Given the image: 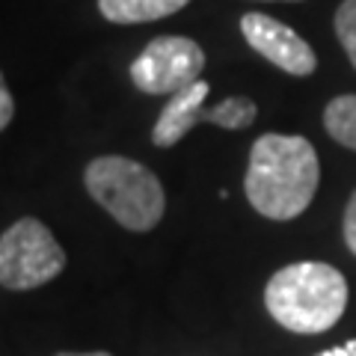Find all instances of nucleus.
Returning a JSON list of instances; mask_svg holds the SVG:
<instances>
[{"label":"nucleus","instance_id":"f257e3e1","mask_svg":"<svg viewBox=\"0 0 356 356\" xmlns=\"http://www.w3.org/2000/svg\"><path fill=\"white\" fill-rule=\"evenodd\" d=\"M321 181L318 152L297 134H261L252 143L243 193L267 220H294L312 205Z\"/></svg>","mask_w":356,"mask_h":356},{"label":"nucleus","instance_id":"f03ea898","mask_svg":"<svg viewBox=\"0 0 356 356\" xmlns=\"http://www.w3.org/2000/svg\"><path fill=\"white\" fill-rule=\"evenodd\" d=\"M348 280L324 261H294L264 285V309L276 324L300 336H318L336 327L348 309Z\"/></svg>","mask_w":356,"mask_h":356},{"label":"nucleus","instance_id":"7ed1b4c3","mask_svg":"<svg viewBox=\"0 0 356 356\" xmlns=\"http://www.w3.org/2000/svg\"><path fill=\"white\" fill-rule=\"evenodd\" d=\"M83 184L89 196L102 205L119 226L131 232H149L161 222L166 196L149 166L122 154H104L86 163Z\"/></svg>","mask_w":356,"mask_h":356},{"label":"nucleus","instance_id":"20e7f679","mask_svg":"<svg viewBox=\"0 0 356 356\" xmlns=\"http://www.w3.org/2000/svg\"><path fill=\"white\" fill-rule=\"evenodd\" d=\"M65 267V252L54 232L36 217H21L0 235V285L9 291H30Z\"/></svg>","mask_w":356,"mask_h":356},{"label":"nucleus","instance_id":"39448f33","mask_svg":"<svg viewBox=\"0 0 356 356\" xmlns=\"http://www.w3.org/2000/svg\"><path fill=\"white\" fill-rule=\"evenodd\" d=\"M208 92H211V86L202 77H199L196 83L184 86L181 92H175L170 102H166V107L161 110V116L152 128L154 146L170 149L175 143H181L196 125H220L229 131H241V128H250L255 116H259V107H255V102L247 95H232L226 102L208 107L205 104Z\"/></svg>","mask_w":356,"mask_h":356},{"label":"nucleus","instance_id":"423d86ee","mask_svg":"<svg viewBox=\"0 0 356 356\" xmlns=\"http://www.w3.org/2000/svg\"><path fill=\"white\" fill-rule=\"evenodd\" d=\"M205 51L187 36H158L131 63V81L146 95H175L199 81Z\"/></svg>","mask_w":356,"mask_h":356},{"label":"nucleus","instance_id":"0eeeda50","mask_svg":"<svg viewBox=\"0 0 356 356\" xmlns=\"http://www.w3.org/2000/svg\"><path fill=\"white\" fill-rule=\"evenodd\" d=\"M241 33L243 39L252 44V51H259L267 63H273L276 69H282L294 77H309L318 69V57L312 51V44L294 33L288 24L276 21L264 13H250L241 18Z\"/></svg>","mask_w":356,"mask_h":356},{"label":"nucleus","instance_id":"6e6552de","mask_svg":"<svg viewBox=\"0 0 356 356\" xmlns=\"http://www.w3.org/2000/svg\"><path fill=\"white\" fill-rule=\"evenodd\" d=\"M191 0H98V9L113 24H149L184 9Z\"/></svg>","mask_w":356,"mask_h":356},{"label":"nucleus","instance_id":"1a4fd4ad","mask_svg":"<svg viewBox=\"0 0 356 356\" xmlns=\"http://www.w3.org/2000/svg\"><path fill=\"white\" fill-rule=\"evenodd\" d=\"M324 128L344 149L356 152V95L332 98L324 110Z\"/></svg>","mask_w":356,"mask_h":356},{"label":"nucleus","instance_id":"9d476101","mask_svg":"<svg viewBox=\"0 0 356 356\" xmlns=\"http://www.w3.org/2000/svg\"><path fill=\"white\" fill-rule=\"evenodd\" d=\"M336 36L356 69V0H344L336 9Z\"/></svg>","mask_w":356,"mask_h":356},{"label":"nucleus","instance_id":"9b49d317","mask_svg":"<svg viewBox=\"0 0 356 356\" xmlns=\"http://www.w3.org/2000/svg\"><path fill=\"white\" fill-rule=\"evenodd\" d=\"M341 229H344V243H348V250L356 255V191H353V196L348 199V208H344V222H341Z\"/></svg>","mask_w":356,"mask_h":356},{"label":"nucleus","instance_id":"f8f14e48","mask_svg":"<svg viewBox=\"0 0 356 356\" xmlns=\"http://www.w3.org/2000/svg\"><path fill=\"white\" fill-rule=\"evenodd\" d=\"M13 116H15V102H13V92H9L3 74H0V131L13 122Z\"/></svg>","mask_w":356,"mask_h":356},{"label":"nucleus","instance_id":"ddd939ff","mask_svg":"<svg viewBox=\"0 0 356 356\" xmlns=\"http://www.w3.org/2000/svg\"><path fill=\"white\" fill-rule=\"evenodd\" d=\"M318 356H356V339L344 341V344H336V348H330V350H321Z\"/></svg>","mask_w":356,"mask_h":356},{"label":"nucleus","instance_id":"4468645a","mask_svg":"<svg viewBox=\"0 0 356 356\" xmlns=\"http://www.w3.org/2000/svg\"><path fill=\"white\" fill-rule=\"evenodd\" d=\"M57 356H113L107 350H95V353H57Z\"/></svg>","mask_w":356,"mask_h":356},{"label":"nucleus","instance_id":"2eb2a0df","mask_svg":"<svg viewBox=\"0 0 356 356\" xmlns=\"http://www.w3.org/2000/svg\"><path fill=\"white\" fill-rule=\"evenodd\" d=\"M288 3H291V0H288Z\"/></svg>","mask_w":356,"mask_h":356}]
</instances>
